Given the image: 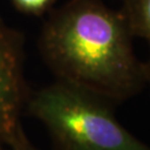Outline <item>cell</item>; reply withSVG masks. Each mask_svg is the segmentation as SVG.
<instances>
[{
  "label": "cell",
  "instance_id": "obj_1",
  "mask_svg": "<svg viewBox=\"0 0 150 150\" xmlns=\"http://www.w3.org/2000/svg\"><path fill=\"white\" fill-rule=\"evenodd\" d=\"M131 37L122 12L100 0H72L46 22L40 49L58 80L119 102L149 82L148 66L136 58Z\"/></svg>",
  "mask_w": 150,
  "mask_h": 150
},
{
  "label": "cell",
  "instance_id": "obj_2",
  "mask_svg": "<svg viewBox=\"0 0 150 150\" xmlns=\"http://www.w3.org/2000/svg\"><path fill=\"white\" fill-rule=\"evenodd\" d=\"M110 103L57 80L30 98L29 111L62 150H150L119 122Z\"/></svg>",
  "mask_w": 150,
  "mask_h": 150
},
{
  "label": "cell",
  "instance_id": "obj_3",
  "mask_svg": "<svg viewBox=\"0 0 150 150\" xmlns=\"http://www.w3.org/2000/svg\"><path fill=\"white\" fill-rule=\"evenodd\" d=\"M25 98L22 45L19 35L0 20V145L15 137Z\"/></svg>",
  "mask_w": 150,
  "mask_h": 150
},
{
  "label": "cell",
  "instance_id": "obj_4",
  "mask_svg": "<svg viewBox=\"0 0 150 150\" xmlns=\"http://www.w3.org/2000/svg\"><path fill=\"white\" fill-rule=\"evenodd\" d=\"M132 36L145 38L150 46V0H126L122 12ZM150 82V62L148 64Z\"/></svg>",
  "mask_w": 150,
  "mask_h": 150
},
{
  "label": "cell",
  "instance_id": "obj_5",
  "mask_svg": "<svg viewBox=\"0 0 150 150\" xmlns=\"http://www.w3.org/2000/svg\"><path fill=\"white\" fill-rule=\"evenodd\" d=\"M19 10L31 15H41L52 5L54 0H12Z\"/></svg>",
  "mask_w": 150,
  "mask_h": 150
},
{
  "label": "cell",
  "instance_id": "obj_6",
  "mask_svg": "<svg viewBox=\"0 0 150 150\" xmlns=\"http://www.w3.org/2000/svg\"><path fill=\"white\" fill-rule=\"evenodd\" d=\"M9 146L12 150H40L28 139V137L26 136L21 126L18 128L16 134L12 138Z\"/></svg>",
  "mask_w": 150,
  "mask_h": 150
},
{
  "label": "cell",
  "instance_id": "obj_7",
  "mask_svg": "<svg viewBox=\"0 0 150 150\" xmlns=\"http://www.w3.org/2000/svg\"><path fill=\"white\" fill-rule=\"evenodd\" d=\"M0 150H4V149H2V148H1V147H0Z\"/></svg>",
  "mask_w": 150,
  "mask_h": 150
}]
</instances>
